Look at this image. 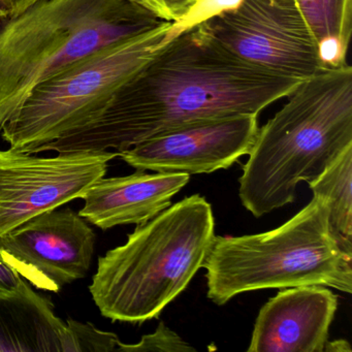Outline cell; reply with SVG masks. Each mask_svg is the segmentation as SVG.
<instances>
[{"label": "cell", "instance_id": "obj_12", "mask_svg": "<svg viewBox=\"0 0 352 352\" xmlns=\"http://www.w3.org/2000/svg\"><path fill=\"white\" fill-rule=\"evenodd\" d=\"M189 182V175L174 173L135 174L102 178L82 199L79 215L102 230L146 223L168 209L172 199Z\"/></svg>", "mask_w": 352, "mask_h": 352}, {"label": "cell", "instance_id": "obj_18", "mask_svg": "<svg viewBox=\"0 0 352 352\" xmlns=\"http://www.w3.org/2000/svg\"><path fill=\"white\" fill-rule=\"evenodd\" d=\"M241 3L242 0H197V3L182 20L172 23L164 43L182 34L185 30L201 25L215 16L236 9Z\"/></svg>", "mask_w": 352, "mask_h": 352}, {"label": "cell", "instance_id": "obj_1", "mask_svg": "<svg viewBox=\"0 0 352 352\" xmlns=\"http://www.w3.org/2000/svg\"><path fill=\"white\" fill-rule=\"evenodd\" d=\"M300 81L242 60L199 25L164 43L94 121L32 154L121 153L187 123L258 115Z\"/></svg>", "mask_w": 352, "mask_h": 352}, {"label": "cell", "instance_id": "obj_13", "mask_svg": "<svg viewBox=\"0 0 352 352\" xmlns=\"http://www.w3.org/2000/svg\"><path fill=\"white\" fill-rule=\"evenodd\" d=\"M67 323L55 315L50 300L22 280L0 296V351L67 352Z\"/></svg>", "mask_w": 352, "mask_h": 352}, {"label": "cell", "instance_id": "obj_20", "mask_svg": "<svg viewBox=\"0 0 352 352\" xmlns=\"http://www.w3.org/2000/svg\"><path fill=\"white\" fill-rule=\"evenodd\" d=\"M23 277L6 258L0 250V296L13 292L21 283Z\"/></svg>", "mask_w": 352, "mask_h": 352}, {"label": "cell", "instance_id": "obj_9", "mask_svg": "<svg viewBox=\"0 0 352 352\" xmlns=\"http://www.w3.org/2000/svg\"><path fill=\"white\" fill-rule=\"evenodd\" d=\"M96 232L71 209L49 210L0 238V250L38 289L57 292L91 267Z\"/></svg>", "mask_w": 352, "mask_h": 352}, {"label": "cell", "instance_id": "obj_2", "mask_svg": "<svg viewBox=\"0 0 352 352\" xmlns=\"http://www.w3.org/2000/svg\"><path fill=\"white\" fill-rule=\"evenodd\" d=\"M285 106L258 129L239 179L242 205L256 218L294 203L352 146V67L325 69L302 80Z\"/></svg>", "mask_w": 352, "mask_h": 352}, {"label": "cell", "instance_id": "obj_7", "mask_svg": "<svg viewBox=\"0 0 352 352\" xmlns=\"http://www.w3.org/2000/svg\"><path fill=\"white\" fill-rule=\"evenodd\" d=\"M201 26L239 58L278 75L304 80L325 69L296 0H242Z\"/></svg>", "mask_w": 352, "mask_h": 352}, {"label": "cell", "instance_id": "obj_22", "mask_svg": "<svg viewBox=\"0 0 352 352\" xmlns=\"http://www.w3.org/2000/svg\"><path fill=\"white\" fill-rule=\"evenodd\" d=\"M352 348L346 340H336L333 342H327L325 344V352H351Z\"/></svg>", "mask_w": 352, "mask_h": 352}, {"label": "cell", "instance_id": "obj_6", "mask_svg": "<svg viewBox=\"0 0 352 352\" xmlns=\"http://www.w3.org/2000/svg\"><path fill=\"white\" fill-rule=\"evenodd\" d=\"M172 22L102 47L40 84L1 131L16 151L32 154L94 121L115 92L162 46Z\"/></svg>", "mask_w": 352, "mask_h": 352}, {"label": "cell", "instance_id": "obj_4", "mask_svg": "<svg viewBox=\"0 0 352 352\" xmlns=\"http://www.w3.org/2000/svg\"><path fill=\"white\" fill-rule=\"evenodd\" d=\"M162 22L131 0H40L0 20V129L40 84Z\"/></svg>", "mask_w": 352, "mask_h": 352}, {"label": "cell", "instance_id": "obj_14", "mask_svg": "<svg viewBox=\"0 0 352 352\" xmlns=\"http://www.w3.org/2000/svg\"><path fill=\"white\" fill-rule=\"evenodd\" d=\"M319 47L324 69L346 61L352 34V0H296Z\"/></svg>", "mask_w": 352, "mask_h": 352}, {"label": "cell", "instance_id": "obj_10", "mask_svg": "<svg viewBox=\"0 0 352 352\" xmlns=\"http://www.w3.org/2000/svg\"><path fill=\"white\" fill-rule=\"evenodd\" d=\"M257 116L234 114L187 123L121 152L119 157L137 170L190 176L226 170L252 149Z\"/></svg>", "mask_w": 352, "mask_h": 352}, {"label": "cell", "instance_id": "obj_11", "mask_svg": "<svg viewBox=\"0 0 352 352\" xmlns=\"http://www.w3.org/2000/svg\"><path fill=\"white\" fill-rule=\"evenodd\" d=\"M338 298L322 285L289 287L259 311L248 352H323Z\"/></svg>", "mask_w": 352, "mask_h": 352}, {"label": "cell", "instance_id": "obj_19", "mask_svg": "<svg viewBox=\"0 0 352 352\" xmlns=\"http://www.w3.org/2000/svg\"><path fill=\"white\" fill-rule=\"evenodd\" d=\"M135 5L147 10L162 21L182 20L189 13L197 0H131Z\"/></svg>", "mask_w": 352, "mask_h": 352}, {"label": "cell", "instance_id": "obj_8", "mask_svg": "<svg viewBox=\"0 0 352 352\" xmlns=\"http://www.w3.org/2000/svg\"><path fill=\"white\" fill-rule=\"evenodd\" d=\"M119 152H73L53 157L0 150V238L74 199L106 176Z\"/></svg>", "mask_w": 352, "mask_h": 352}, {"label": "cell", "instance_id": "obj_3", "mask_svg": "<svg viewBox=\"0 0 352 352\" xmlns=\"http://www.w3.org/2000/svg\"><path fill=\"white\" fill-rule=\"evenodd\" d=\"M215 236L213 210L193 195L137 226L126 243L98 258L90 294L113 322L157 318L203 267Z\"/></svg>", "mask_w": 352, "mask_h": 352}, {"label": "cell", "instance_id": "obj_16", "mask_svg": "<svg viewBox=\"0 0 352 352\" xmlns=\"http://www.w3.org/2000/svg\"><path fill=\"white\" fill-rule=\"evenodd\" d=\"M67 352H109L117 351L120 340L116 333L100 331L91 323L80 322L69 319Z\"/></svg>", "mask_w": 352, "mask_h": 352}, {"label": "cell", "instance_id": "obj_17", "mask_svg": "<svg viewBox=\"0 0 352 352\" xmlns=\"http://www.w3.org/2000/svg\"><path fill=\"white\" fill-rule=\"evenodd\" d=\"M117 351L125 352H195V348L189 345L178 333L160 322L153 333L145 335L137 344L119 343Z\"/></svg>", "mask_w": 352, "mask_h": 352}, {"label": "cell", "instance_id": "obj_15", "mask_svg": "<svg viewBox=\"0 0 352 352\" xmlns=\"http://www.w3.org/2000/svg\"><path fill=\"white\" fill-rule=\"evenodd\" d=\"M308 184L327 204L335 234L352 246V146Z\"/></svg>", "mask_w": 352, "mask_h": 352}, {"label": "cell", "instance_id": "obj_21", "mask_svg": "<svg viewBox=\"0 0 352 352\" xmlns=\"http://www.w3.org/2000/svg\"><path fill=\"white\" fill-rule=\"evenodd\" d=\"M40 0H0V13L5 18L20 15Z\"/></svg>", "mask_w": 352, "mask_h": 352}, {"label": "cell", "instance_id": "obj_23", "mask_svg": "<svg viewBox=\"0 0 352 352\" xmlns=\"http://www.w3.org/2000/svg\"><path fill=\"white\" fill-rule=\"evenodd\" d=\"M6 19L5 17H3V14L0 13V20Z\"/></svg>", "mask_w": 352, "mask_h": 352}, {"label": "cell", "instance_id": "obj_5", "mask_svg": "<svg viewBox=\"0 0 352 352\" xmlns=\"http://www.w3.org/2000/svg\"><path fill=\"white\" fill-rule=\"evenodd\" d=\"M203 267L208 298L219 306L267 288L322 285L352 292V246L335 234L329 208L317 195L275 230L214 236Z\"/></svg>", "mask_w": 352, "mask_h": 352}]
</instances>
